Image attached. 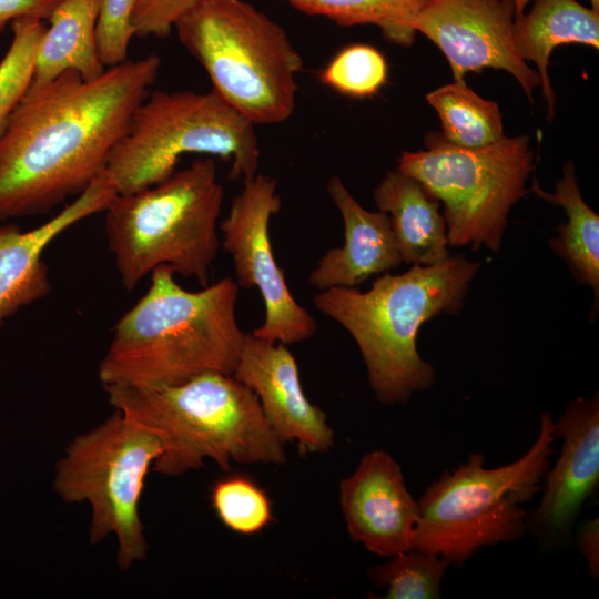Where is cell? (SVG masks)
Instances as JSON below:
<instances>
[{
  "mask_svg": "<svg viewBox=\"0 0 599 599\" xmlns=\"http://www.w3.org/2000/svg\"><path fill=\"white\" fill-rule=\"evenodd\" d=\"M160 68L150 54L92 81L70 70L30 83L0 136V221L47 213L104 172Z\"/></svg>",
  "mask_w": 599,
  "mask_h": 599,
  "instance_id": "6da1fadb",
  "label": "cell"
},
{
  "mask_svg": "<svg viewBox=\"0 0 599 599\" xmlns=\"http://www.w3.org/2000/svg\"><path fill=\"white\" fill-rule=\"evenodd\" d=\"M174 274L169 265L154 268L145 294L114 325L98 370L103 386L160 387L207 372L233 374L245 338L237 283L225 276L189 291Z\"/></svg>",
  "mask_w": 599,
  "mask_h": 599,
  "instance_id": "7a4b0ae2",
  "label": "cell"
},
{
  "mask_svg": "<svg viewBox=\"0 0 599 599\" xmlns=\"http://www.w3.org/2000/svg\"><path fill=\"white\" fill-rule=\"evenodd\" d=\"M480 265L450 255L437 265L383 273L366 292L355 287L319 291L313 303L354 338L377 399L386 405L405 404L414 393L435 383L434 367L417 351L420 326L461 309Z\"/></svg>",
  "mask_w": 599,
  "mask_h": 599,
  "instance_id": "3957f363",
  "label": "cell"
},
{
  "mask_svg": "<svg viewBox=\"0 0 599 599\" xmlns=\"http://www.w3.org/2000/svg\"><path fill=\"white\" fill-rule=\"evenodd\" d=\"M103 387L116 412L159 439L162 451L152 467L158 474L179 476L207 459L223 470L286 460L256 395L233 374L207 372L160 387Z\"/></svg>",
  "mask_w": 599,
  "mask_h": 599,
  "instance_id": "277c9868",
  "label": "cell"
},
{
  "mask_svg": "<svg viewBox=\"0 0 599 599\" xmlns=\"http://www.w3.org/2000/svg\"><path fill=\"white\" fill-rule=\"evenodd\" d=\"M223 199L212 158L196 159L139 192L118 194L104 211L105 232L123 286L131 292L161 265L207 285L221 246Z\"/></svg>",
  "mask_w": 599,
  "mask_h": 599,
  "instance_id": "5b68a950",
  "label": "cell"
},
{
  "mask_svg": "<svg viewBox=\"0 0 599 599\" xmlns=\"http://www.w3.org/2000/svg\"><path fill=\"white\" fill-rule=\"evenodd\" d=\"M212 90L254 125L286 121L303 59L286 30L244 0H201L175 23Z\"/></svg>",
  "mask_w": 599,
  "mask_h": 599,
  "instance_id": "8992f818",
  "label": "cell"
},
{
  "mask_svg": "<svg viewBox=\"0 0 599 599\" xmlns=\"http://www.w3.org/2000/svg\"><path fill=\"white\" fill-rule=\"evenodd\" d=\"M555 440V422L544 413L536 440L512 463L486 468L476 453L443 473L417 500L414 549L461 565L485 546L519 539L528 526L522 505L539 490Z\"/></svg>",
  "mask_w": 599,
  "mask_h": 599,
  "instance_id": "52a82bcc",
  "label": "cell"
},
{
  "mask_svg": "<svg viewBox=\"0 0 599 599\" xmlns=\"http://www.w3.org/2000/svg\"><path fill=\"white\" fill-rule=\"evenodd\" d=\"M190 153L230 161L231 180H250L260 162L255 125L213 90L153 91L133 110L105 170L116 193L130 194L167 179Z\"/></svg>",
  "mask_w": 599,
  "mask_h": 599,
  "instance_id": "ba28073f",
  "label": "cell"
},
{
  "mask_svg": "<svg viewBox=\"0 0 599 599\" xmlns=\"http://www.w3.org/2000/svg\"><path fill=\"white\" fill-rule=\"evenodd\" d=\"M162 451L159 439L119 412L69 443L57 461L53 489L68 504L90 507L89 541L116 540L128 570L149 550L140 515L145 479Z\"/></svg>",
  "mask_w": 599,
  "mask_h": 599,
  "instance_id": "9c48e42d",
  "label": "cell"
},
{
  "mask_svg": "<svg viewBox=\"0 0 599 599\" xmlns=\"http://www.w3.org/2000/svg\"><path fill=\"white\" fill-rule=\"evenodd\" d=\"M532 169L528 135L474 149L436 136L425 150L403 152L397 167L443 203L449 245L493 252L500 250L508 213L527 194Z\"/></svg>",
  "mask_w": 599,
  "mask_h": 599,
  "instance_id": "30bf717a",
  "label": "cell"
},
{
  "mask_svg": "<svg viewBox=\"0 0 599 599\" xmlns=\"http://www.w3.org/2000/svg\"><path fill=\"white\" fill-rule=\"evenodd\" d=\"M281 206L276 181L256 174L244 181L220 230L221 245L233 258L237 285L257 288L264 303V322L252 333L272 343L290 345L311 338L317 324L292 295L273 253L270 222Z\"/></svg>",
  "mask_w": 599,
  "mask_h": 599,
  "instance_id": "8fae6325",
  "label": "cell"
},
{
  "mask_svg": "<svg viewBox=\"0 0 599 599\" xmlns=\"http://www.w3.org/2000/svg\"><path fill=\"white\" fill-rule=\"evenodd\" d=\"M512 0H427L412 27L446 57L454 81L487 68L510 73L534 103L540 87L537 71L516 50Z\"/></svg>",
  "mask_w": 599,
  "mask_h": 599,
  "instance_id": "7c38bea8",
  "label": "cell"
},
{
  "mask_svg": "<svg viewBox=\"0 0 599 599\" xmlns=\"http://www.w3.org/2000/svg\"><path fill=\"white\" fill-rule=\"evenodd\" d=\"M339 504L354 542L378 556L414 549L419 521L417 500L407 489L400 466L390 454H365L341 481Z\"/></svg>",
  "mask_w": 599,
  "mask_h": 599,
  "instance_id": "4fadbf2b",
  "label": "cell"
},
{
  "mask_svg": "<svg viewBox=\"0 0 599 599\" xmlns=\"http://www.w3.org/2000/svg\"><path fill=\"white\" fill-rule=\"evenodd\" d=\"M233 376L256 395L268 425L284 444L295 441L302 453H325L334 446L327 416L306 397L286 345L246 333Z\"/></svg>",
  "mask_w": 599,
  "mask_h": 599,
  "instance_id": "5bb4252c",
  "label": "cell"
},
{
  "mask_svg": "<svg viewBox=\"0 0 599 599\" xmlns=\"http://www.w3.org/2000/svg\"><path fill=\"white\" fill-rule=\"evenodd\" d=\"M560 455L544 478L542 496L531 524L546 537L560 540L570 529L599 483V398L578 397L555 422Z\"/></svg>",
  "mask_w": 599,
  "mask_h": 599,
  "instance_id": "9a60e30c",
  "label": "cell"
},
{
  "mask_svg": "<svg viewBox=\"0 0 599 599\" xmlns=\"http://www.w3.org/2000/svg\"><path fill=\"white\" fill-rule=\"evenodd\" d=\"M118 195L106 170L57 215L23 231L16 223L0 226V326L21 307L51 291L49 267L42 260L47 246L80 221L104 212Z\"/></svg>",
  "mask_w": 599,
  "mask_h": 599,
  "instance_id": "2e32d148",
  "label": "cell"
},
{
  "mask_svg": "<svg viewBox=\"0 0 599 599\" xmlns=\"http://www.w3.org/2000/svg\"><path fill=\"white\" fill-rule=\"evenodd\" d=\"M326 190L343 220L344 244L319 258L309 284L318 291L356 287L372 275L398 267L403 260L388 215L365 210L337 175L329 179Z\"/></svg>",
  "mask_w": 599,
  "mask_h": 599,
  "instance_id": "e0dca14e",
  "label": "cell"
},
{
  "mask_svg": "<svg viewBox=\"0 0 599 599\" xmlns=\"http://www.w3.org/2000/svg\"><path fill=\"white\" fill-rule=\"evenodd\" d=\"M373 196L378 211L389 217L403 262L432 266L450 256L440 202L418 181L398 170L388 171Z\"/></svg>",
  "mask_w": 599,
  "mask_h": 599,
  "instance_id": "ac0fdd59",
  "label": "cell"
},
{
  "mask_svg": "<svg viewBox=\"0 0 599 599\" xmlns=\"http://www.w3.org/2000/svg\"><path fill=\"white\" fill-rule=\"evenodd\" d=\"M512 38L517 52L537 67L547 102V120L555 114L556 95L548 73L550 55L561 45L579 43L599 49V11L577 0H534L528 13L515 17Z\"/></svg>",
  "mask_w": 599,
  "mask_h": 599,
  "instance_id": "d6986e66",
  "label": "cell"
},
{
  "mask_svg": "<svg viewBox=\"0 0 599 599\" xmlns=\"http://www.w3.org/2000/svg\"><path fill=\"white\" fill-rule=\"evenodd\" d=\"M100 3L101 0L60 1L39 44L32 84L47 83L70 70L84 81L105 72L97 43Z\"/></svg>",
  "mask_w": 599,
  "mask_h": 599,
  "instance_id": "ffe728a7",
  "label": "cell"
},
{
  "mask_svg": "<svg viewBox=\"0 0 599 599\" xmlns=\"http://www.w3.org/2000/svg\"><path fill=\"white\" fill-rule=\"evenodd\" d=\"M562 172L554 193L542 190L537 180H534L531 192L564 209L567 222L558 226V235L549 240V245L564 258L576 281L593 290L598 302L599 217L581 196L573 164L567 162Z\"/></svg>",
  "mask_w": 599,
  "mask_h": 599,
  "instance_id": "44dd1931",
  "label": "cell"
},
{
  "mask_svg": "<svg viewBox=\"0 0 599 599\" xmlns=\"http://www.w3.org/2000/svg\"><path fill=\"white\" fill-rule=\"evenodd\" d=\"M426 100L439 115L443 139L453 145L481 148L505 136L498 104L478 95L465 80L435 89Z\"/></svg>",
  "mask_w": 599,
  "mask_h": 599,
  "instance_id": "7402d4cb",
  "label": "cell"
},
{
  "mask_svg": "<svg viewBox=\"0 0 599 599\" xmlns=\"http://www.w3.org/2000/svg\"><path fill=\"white\" fill-rule=\"evenodd\" d=\"M294 9L326 18L341 27L373 24L387 41L409 47L412 23L427 0H282Z\"/></svg>",
  "mask_w": 599,
  "mask_h": 599,
  "instance_id": "603a6c76",
  "label": "cell"
},
{
  "mask_svg": "<svg viewBox=\"0 0 599 599\" xmlns=\"http://www.w3.org/2000/svg\"><path fill=\"white\" fill-rule=\"evenodd\" d=\"M368 570L377 587L387 588L386 599H437L446 569V558L416 549L399 552Z\"/></svg>",
  "mask_w": 599,
  "mask_h": 599,
  "instance_id": "cb8c5ba5",
  "label": "cell"
},
{
  "mask_svg": "<svg viewBox=\"0 0 599 599\" xmlns=\"http://www.w3.org/2000/svg\"><path fill=\"white\" fill-rule=\"evenodd\" d=\"M12 41L0 61V136L9 118L28 90L45 24L37 18H21L11 22Z\"/></svg>",
  "mask_w": 599,
  "mask_h": 599,
  "instance_id": "d4e9b609",
  "label": "cell"
},
{
  "mask_svg": "<svg viewBox=\"0 0 599 599\" xmlns=\"http://www.w3.org/2000/svg\"><path fill=\"white\" fill-rule=\"evenodd\" d=\"M210 497L220 521L234 532L254 535L273 520L267 494L247 476L236 474L217 480Z\"/></svg>",
  "mask_w": 599,
  "mask_h": 599,
  "instance_id": "484cf974",
  "label": "cell"
},
{
  "mask_svg": "<svg viewBox=\"0 0 599 599\" xmlns=\"http://www.w3.org/2000/svg\"><path fill=\"white\" fill-rule=\"evenodd\" d=\"M318 79L339 94L369 98L386 84L388 65L376 48L356 43L339 50L321 70Z\"/></svg>",
  "mask_w": 599,
  "mask_h": 599,
  "instance_id": "4316f807",
  "label": "cell"
},
{
  "mask_svg": "<svg viewBox=\"0 0 599 599\" xmlns=\"http://www.w3.org/2000/svg\"><path fill=\"white\" fill-rule=\"evenodd\" d=\"M133 0H101L97 43L102 63L110 68L125 62L134 35L131 26Z\"/></svg>",
  "mask_w": 599,
  "mask_h": 599,
  "instance_id": "83f0119b",
  "label": "cell"
},
{
  "mask_svg": "<svg viewBox=\"0 0 599 599\" xmlns=\"http://www.w3.org/2000/svg\"><path fill=\"white\" fill-rule=\"evenodd\" d=\"M201 0H133L131 26L135 37L165 38L176 21Z\"/></svg>",
  "mask_w": 599,
  "mask_h": 599,
  "instance_id": "f1b7e54d",
  "label": "cell"
},
{
  "mask_svg": "<svg viewBox=\"0 0 599 599\" xmlns=\"http://www.w3.org/2000/svg\"><path fill=\"white\" fill-rule=\"evenodd\" d=\"M61 0H0V32L21 18L48 20Z\"/></svg>",
  "mask_w": 599,
  "mask_h": 599,
  "instance_id": "f546056e",
  "label": "cell"
},
{
  "mask_svg": "<svg viewBox=\"0 0 599 599\" xmlns=\"http://www.w3.org/2000/svg\"><path fill=\"white\" fill-rule=\"evenodd\" d=\"M577 547L585 557L589 573L593 579L599 576V521L598 518L587 520L577 534Z\"/></svg>",
  "mask_w": 599,
  "mask_h": 599,
  "instance_id": "4dcf8cb0",
  "label": "cell"
},
{
  "mask_svg": "<svg viewBox=\"0 0 599 599\" xmlns=\"http://www.w3.org/2000/svg\"><path fill=\"white\" fill-rule=\"evenodd\" d=\"M530 1L531 0H512L514 7H515V17H519L522 13H525V9ZM589 1L591 4V8L599 11V0H589Z\"/></svg>",
  "mask_w": 599,
  "mask_h": 599,
  "instance_id": "1f68e13d",
  "label": "cell"
}]
</instances>
